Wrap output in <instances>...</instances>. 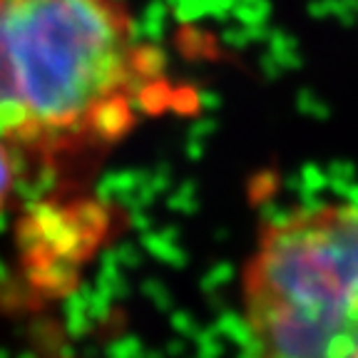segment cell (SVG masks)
<instances>
[{"instance_id": "277c9868", "label": "cell", "mask_w": 358, "mask_h": 358, "mask_svg": "<svg viewBox=\"0 0 358 358\" xmlns=\"http://www.w3.org/2000/svg\"><path fill=\"white\" fill-rule=\"evenodd\" d=\"M353 358H358V353H356V356H353Z\"/></svg>"}, {"instance_id": "3957f363", "label": "cell", "mask_w": 358, "mask_h": 358, "mask_svg": "<svg viewBox=\"0 0 358 358\" xmlns=\"http://www.w3.org/2000/svg\"><path fill=\"white\" fill-rule=\"evenodd\" d=\"M17 152L10 145L0 140V212L6 209V204L10 201L13 189H15L17 182V162H15Z\"/></svg>"}, {"instance_id": "7a4b0ae2", "label": "cell", "mask_w": 358, "mask_h": 358, "mask_svg": "<svg viewBox=\"0 0 358 358\" xmlns=\"http://www.w3.org/2000/svg\"><path fill=\"white\" fill-rule=\"evenodd\" d=\"M252 358L358 353V204L276 217L241 271Z\"/></svg>"}, {"instance_id": "6da1fadb", "label": "cell", "mask_w": 358, "mask_h": 358, "mask_svg": "<svg viewBox=\"0 0 358 358\" xmlns=\"http://www.w3.org/2000/svg\"><path fill=\"white\" fill-rule=\"evenodd\" d=\"M120 0H0V140L43 159L100 150L164 100Z\"/></svg>"}]
</instances>
